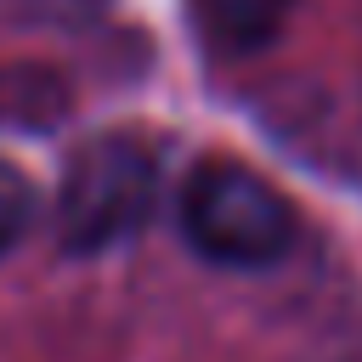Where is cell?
<instances>
[{"instance_id": "obj_5", "label": "cell", "mask_w": 362, "mask_h": 362, "mask_svg": "<svg viewBox=\"0 0 362 362\" xmlns=\"http://www.w3.org/2000/svg\"><path fill=\"white\" fill-rule=\"evenodd\" d=\"M28 221H34V187H28V175L11 158H0V255L17 249Z\"/></svg>"}, {"instance_id": "obj_4", "label": "cell", "mask_w": 362, "mask_h": 362, "mask_svg": "<svg viewBox=\"0 0 362 362\" xmlns=\"http://www.w3.org/2000/svg\"><path fill=\"white\" fill-rule=\"evenodd\" d=\"M68 113V85L51 68L34 62H6L0 68V124L11 130H51Z\"/></svg>"}, {"instance_id": "obj_2", "label": "cell", "mask_w": 362, "mask_h": 362, "mask_svg": "<svg viewBox=\"0 0 362 362\" xmlns=\"http://www.w3.org/2000/svg\"><path fill=\"white\" fill-rule=\"evenodd\" d=\"M181 232L215 266H272L294 243V204L249 164L209 158L181 187Z\"/></svg>"}, {"instance_id": "obj_3", "label": "cell", "mask_w": 362, "mask_h": 362, "mask_svg": "<svg viewBox=\"0 0 362 362\" xmlns=\"http://www.w3.org/2000/svg\"><path fill=\"white\" fill-rule=\"evenodd\" d=\"M187 11L215 57H249L283 34L294 0H187Z\"/></svg>"}, {"instance_id": "obj_6", "label": "cell", "mask_w": 362, "mask_h": 362, "mask_svg": "<svg viewBox=\"0 0 362 362\" xmlns=\"http://www.w3.org/2000/svg\"><path fill=\"white\" fill-rule=\"evenodd\" d=\"M34 11H45V17H90L102 0H28Z\"/></svg>"}, {"instance_id": "obj_1", "label": "cell", "mask_w": 362, "mask_h": 362, "mask_svg": "<svg viewBox=\"0 0 362 362\" xmlns=\"http://www.w3.org/2000/svg\"><path fill=\"white\" fill-rule=\"evenodd\" d=\"M158 198V158L141 136L107 130L90 136L57 187V238L68 255H102L130 238Z\"/></svg>"}]
</instances>
